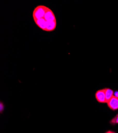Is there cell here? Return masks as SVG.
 <instances>
[{"mask_svg": "<svg viewBox=\"0 0 118 133\" xmlns=\"http://www.w3.org/2000/svg\"><path fill=\"white\" fill-rule=\"evenodd\" d=\"M108 105L111 109L116 110L118 109V97L113 95V96L107 102Z\"/></svg>", "mask_w": 118, "mask_h": 133, "instance_id": "cell-4", "label": "cell"}, {"mask_svg": "<svg viewBox=\"0 0 118 133\" xmlns=\"http://www.w3.org/2000/svg\"><path fill=\"white\" fill-rule=\"evenodd\" d=\"M48 9V8L44 5H39L37 6L33 12V18L34 20L44 18Z\"/></svg>", "mask_w": 118, "mask_h": 133, "instance_id": "cell-1", "label": "cell"}, {"mask_svg": "<svg viewBox=\"0 0 118 133\" xmlns=\"http://www.w3.org/2000/svg\"><path fill=\"white\" fill-rule=\"evenodd\" d=\"M43 18H44L46 21V22L47 23V24L48 23H51V22L56 21V18H55L54 14H53V12L49 9H48V10L47 11L44 17Z\"/></svg>", "mask_w": 118, "mask_h": 133, "instance_id": "cell-3", "label": "cell"}, {"mask_svg": "<svg viewBox=\"0 0 118 133\" xmlns=\"http://www.w3.org/2000/svg\"><path fill=\"white\" fill-rule=\"evenodd\" d=\"M105 94L106 102L107 103L113 96L114 93L113 91L110 88H105Z\"/></svg>", "mask_w": 118, "mask_h": 133, "instance_id": "cell-6", "label": "cell"}, {"mask_svg": "<svg viewBox=\"0 0 118 133\" xmlns=\"http://www.w3.org/2000/svg\"><path fill=\"white\" fill-rule=\"evenodd\" d=\"M105 133H115V132H114V131H111V130H109V131H106Z\"/></svg>", "mask_w": 118, "mask_h": 133, "instance_id": "cell-10", "label": "cell"}, {"mask_svg": "<svg viewBox=\"0 0 118 133\" xmlns=\"http://www.w3.org/2000/svg\"><path fill=\"white\" fill-rule=\"evenodd\" d=\"M35 21L36 24H37V25L39 28H40L42 30L46 31V28H47V23L44 18H40V19L35 20Z\"/></svg>", "mask_w": 118, "mask_h": 133, "instance_id": "cell-5", "label": "cell"}, {"mask_svg": "<svg viewBox=\"0 0 118 133\" xmlns=\"http://www.w3.org/2000/svg\"><path fill=\"white\" fill-rule=\"evenodd\" d=\"M3 105H4L3 104V103L2 102H1V112H2L3 109H4V106L3 107Z\"/></svg>", "mask_w": 118, "mask_h": 133, "instance_id": "cell-9", "label": "cell"}, {"mask_svg": "<svg viewBox=\"0 0 118 133\" xmlns=\"http://www.w3.org/2000/svg\"><path fill=\"white\" fill-rule=\"evenodd\" d=\"M56 27V21L51 22L50 23H48L47 26L46 30L47 31H51L54 30Z\"/></svg>", "mask_w": 118, "mask_h": 133, "instance_id": "cell-7", "label": "cell"}, {"mask_svg": "<svg viewBox=\"0 0 118 133\" xmlns=\"http://www.w3.org/2000/svg\"><path fill=\"white\" fill-rule=\"evenodd\" d=\"M95 97L96 100L100 103H106L105 99V89L98 91L95 93Z\"/></svg>", "mask_w": 118, "mask_h": 133, "instance_id": "cell-2", "label": "cell"}, {"mask_svg": "<svg viewBox=\"0 0 118 133\" xmlns=\"http://www.w3.org/2000/svg\"><path fill=\"white\" fill-rule=\"evenodd\" d=\"M111 123L112 124H115L118 123V114L111 120Z\"/></svg>", "mask_w": 118, "mask_h": 133, "instance_id": "cell-8", "label": "cell"}]
</instances>
